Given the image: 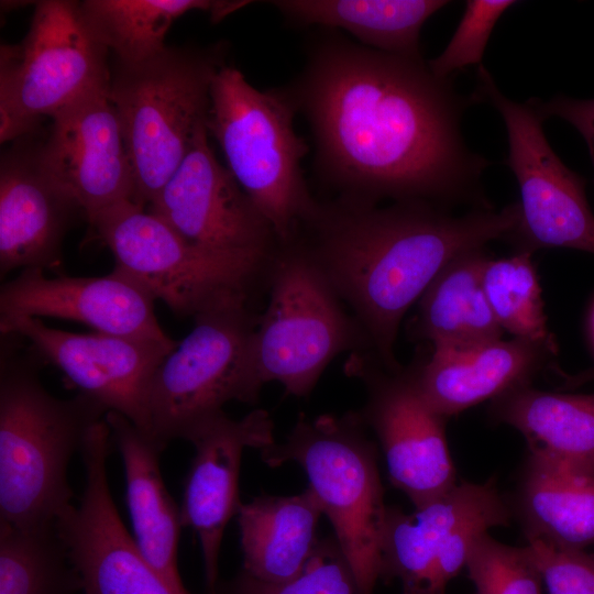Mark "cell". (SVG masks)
Returning a JSON list of instances; mask_svg holds the SVG:
<instances>
[{
	"mask_svg": "<svg viewBox=\"0 0 594 594\" xmlns=\"http://www.w3.org/2000/svg\"><path fill=\"white\" fill-rule=\"evenodd\" d=\"M285 90L310 127L318 175L340 197L490 208L482 194L490 163L461 133L475 100L435 76L424 59L329 32L315 38Z\"/></svg>",
	"mask_w": 594,
	"mask_h": 594,
	"instance_id": "cell-1",
	"label": "cell"
},
{
	"mask_svg": "<svg viewBox=\"0 0 594 594\" xmlns=\"http://www.w3.org/2000/svg\"><path fill=\"white\" fill-rule=\"evenodd\" d=\"M518 223V204L454 216L424 201L380 207L339 197L319 201L293 239L349 305L377 361L397 370L395 342L409 307L452 261L514 237Z\"/></svg>",
	"mask_w": 594,
	"mask_h": 594,
	"instance_id": "cell-2",
	"label": "cell"
},
{
	"mask_svg": "<svg viewBox=\"0 0 594 594\" xmlns=\"http://www.w3.org/2000/svg\"><path fill=\"white\" fill-rule=\"evenodd\" d=\"M16 340L1 333L0 522L23 528L55 524L73 505L69 461L108 410L79 393L50 394Z\"/></svg>",
	"mask_w": 594,
	"mask_h": 594,
	"instance_id": "cell-3",
	"label": "cell"
},
{
	"mask_svg": "<svg viewBox=\"0 0 594 594\" xmlns=\"http://www.w3.org/2000/svg\"><path fill=\"white\" fill-rule=\"evenodd\" d=\"M267 287L270 300L248 350L252 404L268 382L307 396L336 356L371 351L363 328L297 240L279 243Z\"/></svg>",
	"mask_w": 594,
	"mask_h": 594,
	"instance_id": "cell-4",
	"label": "cell"
},
{
	"mask_svg": "<svg viewBox=\"0 0 594 594\" xmlns=\"http://www.w3.org/2000/svg\"><path fill=\"white\" fill-rule=\"evenodd\" d=\"M296 112L285 89L258 90L235 67L222 65L212 78L208 133L279 243L290 241L319 205L301 168L309 146L295 131Z\"/></svg>",
	"mask_w": 594,
	"mask_h": 594,
	"instance_id": "cell-5",
	"label": "cell"
},
{
	"mask_svg": "<svg viewBox=\"0 0 594 594\" xmlns=\"http://www.w3.org/2000/svg\"><path fill=\"white\" fill-rule=\"evenodd\" d=\"M365 428L360 413L301 414L285 441L261 450V458L271 468L296 462L304 470L359 585L372 594L382 574L387 507Z\"/></svg>",
	"mask_w": 594,
	"mask_h": 594,
	"instance_id": "cell-6",
	"label": "cell"
},
{
	"mask_svg": "<svg viewBox=\"0 0 594 594\" xmlns=\"http://www.w3.org/2000/svg\"><path fill=\"white\" fill-rule=\"evenodd\" d=\"M221 66L207 51L167 46L143 62L118 64L109 95L140 207L155 199L186 156L207 117L212 78Z\"/></svg>",
	"mask_w": 594,
	"mask_h": 594,
	"instance_id": "cell-7",
	"label": "cell"
},
{
	"mask_svg": "<svg viewBox=\"0 0 594 594\" xmlns=\"http://www.w3.org/2000/svg\"><path fill=\"white\" fill-rule=\"evenodd\" d=\"M117 268L164 301L178 317L254 300L268 286L273 256L230 254L197 245L133 200L119 201L90 222ZM275 254V253H274Z\"/></svg>",
	"mask_w": 594,
	"mask_h": 594,
	"instance_id": "cell-8",
	"label": "cell"
},
{
	"mask_svg": "<svg viewBox=\"0 0 594 594\" xmlns=\"http://www.w3.org/2000/svg\"><path fill=\"white\" fill-rule=\"evenodd\" d=\"M107 51L85 24L79 2H36L22 42L1 46V143L32 134L42 118L109 87Z\"/></svg>",
	"mask_w": 594,
	"mask_h": 594,
	"instance_id": "cell-9",
	"label": "cell"
},
{
	"mask_svg": "<svg viewBox=\"0 0 594 594\" xmlns=\"http://www.w3.org/2000/svg\"><path fill=\"white\" fill-rule=\"evenodd\" d=\"M260 315L253 300L206 310L161 363L150 386L144 435L162 451L175 439L186 440L228 402L252 404L248 350Z\"/></svg>",
	"mask_w": 594,
	"mask_h": 594,
	"instance_id": "cell-10",
	"label": "cell"
},
{
	"mask_svg": "<svg viewBox=\"0 0 594 594\" xmlns=\"http://www.w3.org/2000/svg\"><path fill=\"white\" fill-rule=\"evenodd\" d=\"M472 96L475 102L488 101L505 122L506 164L520 194L514 237L522 242L521 250L571 248L594 254V215L586 200L585 182L551 148L543 119L531 102L518 103L504 96L482 65Z\"/></svg>",
	"mask_w": 594,
	"mask_h": 594,
	"instance_id": "cell-11",
	"label": "cell"
},
{
	"mask_svg": "<svg viewBox=\"0 0 594 594\" xmlns=\"http://www.w3.org/2000/svg\"><path fill=\"white\" fill-rule=\"evenodd\" d=\"M509 519L491 481L457 484L413 514L387 507L381 579H397L402 594H446L475 540Z\"/></svg>",
	"mask_w": 594,
	"mask_h": 594,
	"instance_id": "cell-12",
	"label": "cell"
},
{
	"mask_svg": "<svg viewBox=\"0 0 594 594\" xmlns=\"http://www.w3.org/2000/svg\"><path fill=\"white\" fill-rule=\"evenodd\" d=\"M344 369L366 386L359 413L380 441L391 483L415 508L453 488L458 483L444 418L421 396L410 371L387 370L371 351L351 353Z\"/></svg>",
	"mask_w": 594,
	"mask_h": 594,
	"instance_id": "cell-13",
	"label": "cell"
},
{
	"mask_svg": "<svg viewBox=\"0 0 594 594\" xmlns=\"http://www.w3.org/2000/svg\"><path fill=\"white\" fill-rule=\"evenodd\" d=\"M208 134L205 119L180 165L147 206L148 212L202 248L273 256L279 245L273 227L216 158Z\"/></svg>",
	"mask_w": 594,
	"mask_h": 594,
	"instance_id": "cell-14",
	"label": "cell"
},
{
	"mask_svg": "<svg viewBox=\"0 0 594 594\" xmlns=\"http://www.w3.org/2000/svg\"><path fill=\"white\" fill-rule=\"evenodd\" d=\"M111 438L91 431L82 448L85 486L56 520L82 594H191L170 585L143 557L114 505L107 476Z\"/></svg>",
	"mask_w": 594,
	"mask_h": 594,
	"instance_id": "cell-15",
	"label": "cell"
},
{
	"mask_svg": "<svg viewBox=\"0 0 594 594\" xmlns=\"http://www.w3.org/2000/svg\"><path fill=\"white\" fill-rule=\"evenodd\" d=\"M1 333H16L46 363L56 366L82 394L108 411L131 420L143 433L153 376L178 345L109 333H73L40 318H0Z\"/></svg>",
	"mask_w": 594,
	"mask_h": 594,
	"instance_id": "cell-16",
	"label": "cell"
},
{
	"mask_svg": "<svg viewBox=\"0 0 594 594\" xmlns=\"http://www.w3.org/2000/svg\"><path fill=\"white\" fill-rule=\"evenodd\" d=\"M186 440L195 447V455L184 482L180 520L198 537L208 593L218 594L221 540L241 505L242 453L245 448L263 450L275 443L274 424L264 409L240 420L222 411L195 427Z\"/></svg>",
	"mask_w": 594,
	"mask_h": 594,
	"instance_id": "cell-17",
	"label": "cell"
},
{
	"mask_svg": "<svg viewBox=\"0 0 594 594\" xmlns=\"http://www.w3.org/2000/svg\"><path fill=\"white\" fill-rule=\"evenodd\" d=\"M109 87L95 90L53 116L42 142L48 172L73 196L86 220L133 200L134 178Z\"/></svg>",
	"mask_w": 594,
	"mask_h": 594,
	"instance_id": "cell-18",
	"label": "cell"
},
{
	"mask_svg": "<svg viewBox=\"0 0 594 594\" xmlns=\"http://www.w3.org/2000/svg\"><path fill=\"white\" fill-rule=\"evenodd\" d=\"M0 162V273L56 268L66 233L85 213L54 178L31 134L13 141Z\"/></svg>",
	"mask_w": 594,
	"mask_h": 594,
	"instance_id": "cell-19",
	"label": "cell"
},
{
	"mask_svg": "<svg viewBox=\"0 0 594 594\" xmlns=\"http://www.w3.org/2000/svg\"><path fill=\"white\" fill-rule=\"evenodd\" d=\"M154 301L143 285L117 267L98 277H47L43 270L26 268L2 285L0 318H59L96 332L176 342L160 327Z\"/></svg>",
	"mask_w": 594,
	"mask_h": 594,
	"instance_id": "cell-20",
	"label": "cell"
},
{
	"mask_svg": "<svg viewBox=\"0 0 594 594\" xmlns=\"http://www.w3.org/2000/svg\"><path fill=\"white\" fill-rule=\"evenodd\" d=\"M554 354L535 342L501 339L464 351L433 350L410 374L429 406L447 418L528 385Z\"/></svg>",
	"mask_w": 594,
	"mask_h": 594,
	"instance_id": "cell-21",
	"label": "cell"
},
{
	"mask_svg": "<svg viewBox=\"0 0 594 594\" xmlns=\"http://www.w3.org/2000/svg\"><path fill=\"white\" fill-rule=\"evenodd\" d=\"M105 419L123 461L133 539L147 562L170 585L187 591L177 568L183 525L179 508L161 474L162 450L120 413L110 410Z\"/></svg>",
	"mask_w": 594,
	"mask_h": 594,
	"instance_id": "cell-22",
	"label": "cell"
},
{
	"mask_svg": "<svg viewBox=\"0 0 594 594\" xmlns=\"http://www.w3.org/2000/svg\"><path fill=\"white\" fill-rule=\"evenodd\" d=\"M321 506L311 492L292 496L263 495L239 506L237 514L242 572L266 583L297 576L311 557Z\"/></svg>",
	"mask_w": 594,
	"mask_h": 594,
	"instance_id": "cell-23",
	"label": "cell"
},
{
	"mask_svg": "<svg viewBox=\"0 0 594 594\" xmlns=\"http://www.w3.org/2000/svg\"><path fill=\"white\" fill-rule=\"evenodd\" d=\"M288 21L302 26L344 30L361 45L422 59L420 32L426 21L449 4L443 0H276Z\"/></svg>",
	"mask_w": 594,
	"mask_h": 594,
	"instance_id": "cell-24",
	"label": "cell"
},
{
	"mask_svg": "<svg viewBox=\"0 0 594 594\" xmlns=\"http://www.w3.org/2000/svg\"><path fill=\"white\" fill-rule=\"evenodd\" d=\"M487 258L483 249L455 258L420 297L418 332L435 351H464L502 339L483 288Z\"/></svg>",
	"mask_w": 594,
	"mask_h": 594,
	"instance_id": "cell-25",
	"label": "cell"
},
{
	"mask_svg": "<svg viewBox=\"0 0 594 594\" xmlns=\"http://www.w3.org/2000/svg\"><path fill=\"white\" fill-rule=\"evenodd\" d=\"M494 414L522 433L531 454L594 474V394H558L524 385L496 398Z\"/></svg>",
	"mask_w": 594,
	"mask_h": 594,
	"instance_id": "cell-26",
	"label": "cell"
},
{
	"mask_svg": "<svg viewBox=\"0 0 594 594\" xmlns=\"http://www.w3.org/2000/svg\"><path fill=\"white\" fill-rule=\"evenodd\" d=\"M520 505L526 534L579 550L594 543V474L531 454Z\"/></svg>",
	"mask_w": 594,
	"mask_h": 594,
	"instance_id": "cell-27",
	"label": "cell"
},
{
	"mask_svg": "<svg viewBox=\"0 0 594 594\" xmlns=\"http://www.w3.org/2000/svg\"><path fill=\"white\" fill-rule=\"evenodd\" d=\"M246 1L209 0H86L79 2L94 37L116 53L119 63L136 64L165 50L172 23L191 10L208 11L213 22L242 8Z\"/></svg>",
	"mask_w": 594,
	"mask_h": 594,
	"instance_id": "cell-28",
	"label": "cell"
},
{
	"mask_svg": "<svg viewBox=\"0 0 594 594\" xmlns=\"http://www.w3.org/2000/svg\"><path fill=\"white\" fill-rule=\"evenodd\" d=\"M81 580L56 524L0 522V594H76Z\"/></svg>",
	"mask_w": 594,
	"mask_h": 594,
	"instance_id": "cell-29",
	"label": "cell"
},
{
	"mask_svg": "<svg viewBox=\"0 0 594 594\" xmlns=\"http://www.w3.org/2000/svg\"><path fill=\"white\" fill-rule=\"evenodd\" d=\"M482 282L492 312L503 331L557 353L531 251L521 250L498 260L487 258Z\"/></svg>",
	"mask_w": 594,
	"mask_h": 594,
	"instance_id": "cell-30",
	"label": "cell"
},
{
	"mask_svg": "<svg viewBox=\"0 0 594 594\" xmlns=\"http://www.w3.org/2000/svg\"><path fill=\"white\" fill-rule=\"evenodd\" d=\"M218 594H364L336 537L319 539L301 572L284 583H266L244 572L219 583Z\"/></svg>",
	"mask_w": 594,
	"mask_h": 594,
	"instance_id": "cell-31",
	"label": "cell"
},
{
	"mask_svg": "<svg viewBox=\"0 0 594 594\" xmlns=\"http://www.w3.org/2000/svg\"><path fill=\"white\" fill-rule=\"evenodd\" d=\"M465 566L476 594H542V576L528 546L510 547L486 532L473 543Z\"/></svg>",
	"mask_w": 594,
	"mask_h": 594,
	"instance_id": "cell-32",
	"label": "cell"
},
{
	"mask_svg": "<svg viewBox=\"0 0 594 594\" xmlns=\"http://www.w3.org/2000/svg\"><path fill=\"white\" fill-rule=\"evenodd\" d=\"M513 0H469L461 21L443 52L430 59V72L448 79L454 72L471 65H481L493 29L510 7Z\"/></svg>",
	"mask_w": 594,
	"mask_h": 594,
	"instance_id": "cell-33",
	"label": "cell"
},
{
	"mask_svg": "<svg viewBox=\"0 0 594 594\" xmlns=\"http://www.w3.org/2000/svg\"><path fill=\"white\" fill-rule=\"evenodd\" d=\"M526 537L548 594H594V553Z\"/></svg>",
	"mask_w": 594,
	"mask_h": 594,
	"instance_id": "cell-34",
	"label": "cell"
},
{
	"mask_svg": "<svg viewBox=\"0 0 594 594\" xmlns=\"http://www.w3.org/2000/svg\"><path fill=\"white\" fill-rule=\"evenodd\" d=\"M529 101L543 121L551 117L561 118L582 134L594 167V99L576 100L560 95L549 101L539 99H530Z\"/></svg>",
	"mask_w": 594,
	"mask_h": 594,
	"instance_id": "cell-35",
	"label": "cell"
},
{
	"mask_svg": "<svg viewBox=\"0 0 594 594\" xmlns=\"http://www.w3.org/2000/svg\"><path fill=\"white\" fill-rule=\"evenodd\" d=\"M591 329H592V336L594 340V310H593L592 320H591Z\"/></svg>",
	"mask_w": 594,
	"mask_h": 594,
	"instance_id": "cell-36",
	"label": "cell"
}]
</instances>
